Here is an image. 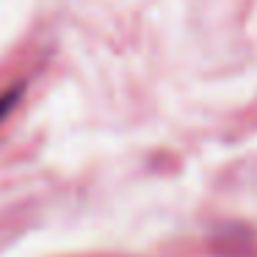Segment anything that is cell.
Instances as JSON below:
<instances>
[{"mask_svg": "<svg viewBox=\"0 0 257 257\" xmlns=\"http://www.w3.org/2000/svg\"><path fill=\"white\" fill-rule=\"evenodd\" d=\"M20 97H23V83L14 86V89H6V91H0V122L9 116V113L17 108Z\"/></svg>", "mask_w": 257, "mask_h": 257, "instance_id": "1", "label": "cell"}]
</instances>
